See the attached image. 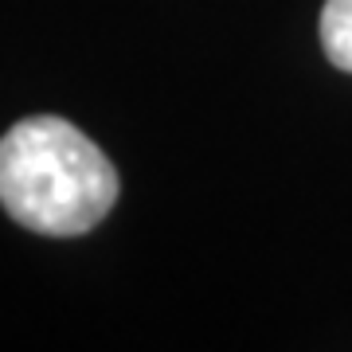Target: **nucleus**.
<instances>
[{
  "mask_svg": "<svg viewBox=\"0 0 352 352\" xmlns=\"http://www.w3.org/2000/svg\"><path fill=\"white\" fill-rule=\"evenodd\" d=\"M118 200V168L67 118L36 113L0 138V208L47 239L87 235Z\"/></svg>",
  "mask_w": 352,
  "mask_h": 352,
  "instance_id": "1",
  "label": "nucleus"
},
{
  "mask_svg": "<svg viewBox=\"0 0 352 352\" xmlns=\"http://www.w3.org/2000/svg\"><path fill=\"white\" fill-rule=\"evenodd\" d=\"M321 43H325L329 63L340 71H352V0H325Z\"/></svg>",
  "mask_w": 352,
  "mask_h": 352,
  "instance_id": "2",
  "label": "nucleus"
}]
</instances>
